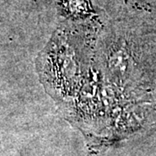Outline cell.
Instances as JSON below:
<instances>
[{
	"label": "cell",
	"mask_w": 156,
	"mask_h": 156,
	"mask_svg": "<svg viewBox=\"0 0 156 156\" xmlns=\"http://www.w3.org/2000/svg\"><path fill=\"white\" fill-rule=\"evenodd\" d=\"M152 17H153V19H154V21L156 24V4L154 7V9H153V11H152Z\"/></svg>",
	"instance_id": "4"
},
{
	"label": "cell",
	"mask_w": 156,
	"mask_h": 156,
	"mask_svg": "<svg viewBox=\"0 0 156 156\" xmlns=\"http://www.w3.org/2000/svg\"><path fill=\"white\" fill-rule=\"evenodd\" d=\"M92 58L108 87L131 97L156 64L152 15L110 18L97 31Z\"/></svg>",
	"instance_id": "1"
},
{
	"label": "cell",
	"mask_w": 156,
	"mask_h": 156,
	"mask_svg": "<svg viewBox=\"0 0 156 156\" xmlns=\"http://www.w3.org/2000/svg\"><path fill=\"white\" fill-rule=\"evenodd\" d=\"M61 5L62 11L75 17L85 15L90 11L89 0H62Z\"/></svg>",
	"instance_id": "3"
},
{
	"label": "cell",
	"mask_w": 156,
	"mask_h": 156,
	"mask_svg": "<svg viewBox=\"0 0 156 156\" xmlns=\"http://www.w3.org/2000/svg\"><path fill=\"white\" fill-rule=\"evenodd\" d=\"M119 2L122 8L116 17L111 18L149 15L156 4V0H119Z\"/></svg>",
	"instance_id": "2"
}]
</instances>
